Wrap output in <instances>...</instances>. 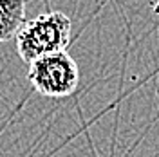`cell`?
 Returning a JSON list of instances; mask_svg holds the SVG:
<instances>
[{
  "instance_id": "cell-1",
  "label": "cell",
  "mask_w": 159,
  "mask_h": 157,
  "mask_svg": "<svg viewBox=\"0 0 159 157\" xmlns=\"http://www.w3.org/2000/svg\"><path fill=\"white\" fill-rule=\"evenodd\" d=\"M15 40L20 60L33 63L45 54L65 51L70 42V18L61 11L40 15L24 22Z\"/></svg>"
},
{
  "instance_id": "cell-2",
  "label": "cell",
  "mask_w": 159,
  "mask_h": 157,
  "mask_svg": "<svg viewBox=\"0 0 159 157\" xmlns=\"http://www.w3.org/2000/svg\"><path fill=\"white\" fill-rule=\"evenodd\" d=\"M31 87L43 98H67L80 85V69L67 51L45 54L29 63Z\"/></svg>"
},
{
  "instance_id": "cell-3",
  "label": "cell",
  "mask_w": 159,
  "mask_h": 157,
  "mask_svg": "<svg viewBox=\"0 0 159 157\" xmlns=\"http://www.w3.org/2000/svg\"><path fill=\"white\" fill-rule=\"evenodd\" d=\"M25 22V0H0V43L15 38Z\"/></svg>"
}]
</instances>
